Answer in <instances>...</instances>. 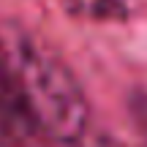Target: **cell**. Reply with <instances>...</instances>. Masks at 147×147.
<instances>
[{"instance_id": "cell-1", "label": "cell", "mask_w": 147, "mask_h": 147, "mask_svg": "<svg viewBox=\"0 0 147 147\" xmlns=\"http://www.w3.org/2000/svg\"><path fill=\"white\" fill-rule=\"evenodd\" d=\"M87 123V98L68 65L16 22H0V142L71 147Z\"/></svg>"}, {"instance_id": "cell-4", "label": "cell", "mask_w": 147, "mask_h": 147, "mask_svg": "<svg viewBox=\"0 0 147 147\" xmlns=\"http://www.w3.org/2000/svg\"><path fill=\"white\" fill-rule=\"evenodd\" d=\"M71 147H128V144L120 142V139H115V136H109V134H93V136L84 134V136L76 139Z\"/></svg>"}, {"instance_id": "cell-2", "label": "cell", "mask_w": 147, "mask_h": 147, "mask_svg": "<svg viewBox=\"0 0 147 147\" xmlns=\"http://www.w3.org/2000/svg\"><path fill=\"white\" fill-rule=\"evenodd\" d=\"M65 11L87 22H123L128 16L125 0H63Z\"/></svg>"}, {"instance_id": "cell-3", "label": "cell", "mask_w": 147, "mask_h": 147, "mask_svg": "<svg viewBox=\"0 0 147 147\" xmlns=\"http://www.w3.org/2000/svg\"><path fill=\"white\" fill-rule=\"evenodd\" d=\"M128 112H131V120L136 123V128L147 139V87L136 90V93L128 98Z\"/></svg>"}]
</instances>
